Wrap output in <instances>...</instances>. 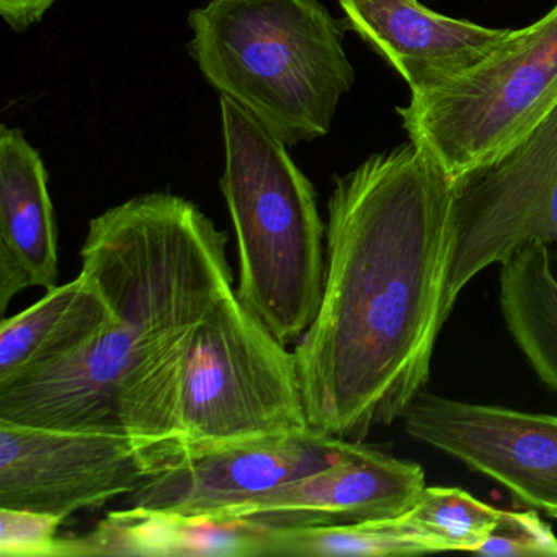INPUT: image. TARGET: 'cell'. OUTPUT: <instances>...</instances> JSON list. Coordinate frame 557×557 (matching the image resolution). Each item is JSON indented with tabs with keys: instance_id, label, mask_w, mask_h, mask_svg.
I'll list each match as a JSON object with an SVG mask.
<instances>
[{
	"instance_id": "cell-1",
	"label": "cell",
	"mask_w": 557,
	"mask_h": 557,
	"mask_svg": "<svg viewBox=\"0 0 557 557\" xmlns=\"http://www.w3.org/2000/svg\"><path fill=\"white\" fill-rule=\"evenodd\" d=\"M456 182L412 141L335 177L324 293L295 344L312 429L361 440L425 389L445 315Z\"/></svg>"
},
{
	"instance_id": "cell-2",
	"label": "cell",
	"mask_w": 557,
	"mask_h": 557,
	"mask_svg": "<svg viewBox=\"0 0 557 557\" xmlns=\"http://www.w3.org/2000/svg\"><path fill=\"white\" fill-rule=\"evenodd\" d=\"M227 243L194 201L168 191L90 220L81 273L112 324L70 360L0 389V420L129 436L141 448L172 442L195 332L236 289Z\"/></svg>"
},
{
	"instance_id": "cell-3",
	"label": "cell",
	"mask_w": 557,
	"mask_h": 557,
	"mask_svg": "<svg viewBox=\"0 0 557 557\" xmlns=\"http://www.w3.org/2000/svg\"><path fill=\"white\" fill-rule=\"evenodd\" d=\"M188 27V53L207 83L288 148L331 133L357 77L347 18L321 0H210Z\"/></svg>"
},
{
	"instance_id": "cell-4",
	"label": "cell",
	"mask_w": 557,
	"mask_h": 557,
	"mask_svg": "<svg viewBox=\"0 0 557 557\" xmlns=\"http://www.w3.org/2000/svg\"><path fill=\"white\" fill-rule=\"evenodd\" d=\"M220 187L236 231V295L282 344H296L324 293L325 226L318 195L288 146L220 97Z\"/></svg>"
},
{
	"instance_id": "cell-5",
	"label": "cell",
	"mask_w": 557,
	"mask_h": 557,
	"mask_svg": "<svg viewBox=\"0 0 557 557\" xmlns=\"http://www.w3.org/2000/svg\"><path fill=\"white\" fill-rule=\"evenodd\" d=\"M557 110V0L458 76L397 107L409 141L453 181L527 141Z\"/></svg>"
},
{
	"instance_id": "cell-6",
	"label": "cell",
	"mask_w": 557,
	"mask_h": 557,
	"mask_svg": "<svg viewBox=\"0 0 557 557\" xmlns=\"http://www.w3.org/2000/svg\"><path fill=\"white\" fill-rule=\"evenodd\" d=\"M250 311L236 289L198 325L178 396L184 448L311 432L295 351Z\"/></svg>"
},
{
	"instance_id": "cell-7",
	"label": "cell",
	"mask_w": 557,
	"mask_h": 557,
	"mask_svg": "<svg viewBox=\"0 0 557 557\" xmlns=\"http://www.w3.org/2000/svg\"><path fill=\"white\" fill-rule=\"evenodd\" d=\"M357 442L311 430L305 435L184 448H141L146 472L129 507L194 517L237 518L285 485L342 461Z\"/></svg>"
},
{
	"instance_id": "cell-8",
	"label": "cell",
	"mask_w": 557,
	"mask_h": 557,
	"mask_svg": "<svg viewBox=\"0 0 557 557\" xmlns=\"http://www.w3.org/2000/svg\"><path fill=\"white\" fill-rule=\"evenodd\" d=\"M455 182L446 318L482 270L531 244L557 247V110L510 154Z\"/></svg>"
},
{
	"instance_id": "cell-9",
	"label": "cell",
	"mask_w": 557,
	"mask_h": 557,
	"mask_svg": "<svg viewBox=\"0 0 557 557\" xmlns=\"http://www.w3.org/2000/svg\"><path fill=\"white\" fill-rule=\"evenodd\" d=\"M141 446L123 435L0 420V507L66 520L129 495L145 478Z\"/></svg>"
},
{
	"instance_id": "cell-10",
	"label": "cell",
	"mask_w": 557,
	"mask_h": 557,
	"mask_svg": "<svg viewBox=\"0 0 557 557\" xmlns=\"http://www.w3.org/2000/svg\"><path fill=\"white\" fill-rule=\"evenodd\" d=\"M403 420L417 442L487 475L523 504L557 515V417L423 391Z\"/></svg>"
},
{
	"instance_id": "cell-11",
	"label": "cell",
	"mask_w": 557,
	"mask_h": 557,
	"mask_svg": "<svg viewBox=\"0 0 557 557\" xmlns=\"http://www.w3.org/2000/svg\"><path fill=\"white\" fill-rule=\"evenodd\" d=\"M425 488L422 466L357 442L342 461L267 495L237 518L270 528L386 520L407 513Z\"/></svg>"
},
{
	"instance_id": "cell-12",
	"label": "cell",
	"mask_w": 557,
	"mask_h": 557,
	"mask_svg": "<svg viewBox=\"0 0 557 557\" xmlns=\"http://www.w3.org/2000/svg\"><path fill=\"white\" fill-rule=\"evenodd\" d=\"M338 4L350 30L403 77L410 94L458 76L511 32L438 14L422 0H338Z\"/></svg>"
},
{
	"instance_id": "cell-13",
	"label": "cell",
	"mask_w": 557,
	"mask_h": 557,
	"mask_svg": "<svg viewBox=\"0 0 557 557\" xmlns=\"http://www.w3.org/2000/svg\"><path fill=\"white\" fill-rule=\"evenodd\" d=\"M50 175L24 133L0 128V312L24 289L58 282V227Z\"/></svg>"
},
{
	"instance_id": "cell-14",
	"label": "cell",
	"mask_w": 557,
	"mask_h": 557,
	"mask_svg": "<svg viewBox=\"0 0 557 557\" xmlns=\"http://www.w3.org/2000/svg\"><path fill=\"white\" fill-rule=\"evenodd\" d=\"M270 528L246 518L194 517L151 508L110 511L83 536L58 540L54 557L267 556Z\"/></svg>"
},
{
	"instance_id": "cell-15",
	"label": "cell",
	"mask_w": 557,
	"mask_h": 557,
	"mask_svg": "<svg viewBox=\"0 0 557 557\" xmlns=\"http://www.w3.org/2000/svg\"><path fill=\"white\" fill-rule=\"evenodd\" d=\"M113 321L92 282L79 273L0 324V389L86 350Z\"/></svg>"
},
{
	"instance_id": "cell-16",
	"label": "cell",
	"mask_w": 557,
	"mask_h": 557,
	"mask_svg": "<svg viewBox=\"0 0 557 557\" xmlns=\"http://www.w3.org/2000/svg\"><path fill=\"white\" fill-rule=\"evenodd\" d=\"M498 301L508 334L557 393V272L549 246L531 244L502 263Z\"/></svg>"
},
{
	"instance_id": "cell-17",
	"label": "cell",
	"mask_w": 557,
	"mask_h": 557,
	"mask_svg": "<svg viewBox=\"0 0 557 557\" xmlns=\"http://www.w3.org/2000/svg\"><path fill=\"white\" fill-rule=\"evenodd\" d=\"M443 550H449L445 541L433 536L404 513L386 520L337 527L270 528L267 556L386 557Z\"/></svg>"
},
{
	"instance_id": "cell-18",
	"label": "cell",
	"mask_w": 557,
	"mask_h": 557,
	"mask_svg": "<svg viewBox=\"0 0 557 557\" xmlns=\"http://www.w3.org/2000/svg\"><path fill=\"white\" fill-rule=\"evenodd\" d=\"M498 515L500 510L459 487H426L407 511L410 520L445 541L449 549L469 553L484 543Z\"/></svg>"
},
{
	"instance_id": "cell-19",
	"label": "cell",
	"mask_w": 557,
	"mask_h": 557,
	"mask_svg": "<svg viewBox=\"0 0 557 557\" xmlns=\"http://www.w3.org/2000/svg\"><path fill=\"white\" fill-rule=\"evenodd\" d=\"M475 554L482 556L557 557V536L536 511L500 510Z\"/></svg>"
},
{
	"instance_id": "cell-20",
	"label": "cell",
	"mask_w": 557,
	"mask_h": 557,
	"mask_svg": "<svg viewBox=\"0 0 557 557\" xmlns=\"http://www.w3.org/2000/svg\"><path fill=\"white\" fill-rule=\"evenodd\" d=\"M60 517L24 508L0 507V556H57Z\"/></svg>"
},
{
	"instance_id": "cell-21",
	"label": "cell",
	"mask_w": 557,
	"mask_h": 557,
	"mask_svg": "<svg viewBox=\"0 0 557 557\" xmlns=\"http://www.w3.org/2000/svg\"><path fill=\"white\" fill-rule=\"evenodd\" d=\"M57 2L60 0H0V17L9 28L24 34L40 24Z\"/></svg>"
},
{
	"instance_id": "cell-22",
	"label": "cell",
	"mask_w": 557,
	"mask_h": 557,
	"mask_svg": "<svg viewBox=\"0 0 557 557\" xmlns=\"http://www.w3.org/2000/svg\"><path fill=\"white\" fill-rule=\"evenodd\" d=\"M553 518H556V520H557V515H554V517H553Z\"/></svg>"
}]
</instances>
